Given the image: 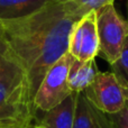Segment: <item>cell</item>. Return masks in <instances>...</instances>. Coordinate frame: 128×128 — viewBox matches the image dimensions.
I'll list each match as a JSON object with an SVG mask.
<instances>
[{"label":"cell","instance_id":"11","mask_svg":"<svg viewBox=\"0 0 128 128\" xmlns=\"http://www.w3.org/2000/svg\"><path fill=\"white\" fill-rule=\"evenodd\" d=\"M114 1L115 0H64L68 12L78 19L104 6L114 4Z\"/></svg>","mask_w":128,"mask_h":128},{"label":"cell","instance_id":"3","mask_svg":"<svg viewBox=\"0 0 128 128\" xmlns=\"http://www.w3.org/2000/svg\"><path fill=\"white\" fill-rule=\"evenodd\" d=\"M99 54L109 64L117 61L128 37V22L116 10L114 4L96 10Z\"/></svg>","mask_w":128,"mask_h":128},{"label":"cell","instance_id":"13","mask_svg":"<svg viewBox=\"0 0 128 128\" xmlns=\"http://www.w3.org/2000/svg\"><path fill=\"white\" fill-rule=\"evenodd\" d=\"M115 128H128V101L126 106L115 115H108Z\"/></svg>","mask_w":128,"mask_h":128},{"label":"cell","instance_id":"16","mask_svg":"<svg viewBox=\"0 0 128 128\" xmlns=\"http://www.w3.org/2000/svg\"><path fill=\"white\" fill-rule=\"evenodd\" d=\"M0 128H12V127H0Z\"/></svg>","mask_w":128,"mask_h":128},{"label":"cell","instance_id":"5","mask_svg":"<svg viewBox=\"0 0 128 128\" xmlns=\"http://www.w3.org/2000/svg\"><path fill=\"white\" fill-rule=\"evenodd\" d=\"M83 93L93 106L107 115L119 112L128 101V89L112 72L99 71Z\"/></svg>","mask_w":128,"mask_h":128},{"label":"cell","instance_id":"6","mask_svg":"<svg viewBox=\"0 0 128 128\" xmlns=\"http://www.w3.org/2000/svg\"><path fill=\"white\" fill-rule=\"evenodd\" d=\"M68 53L80 62L94 60L99 55L96 11L84 15L74 24L68 40Z\"/></svg>","mask_w":128,"mask_h":128},{"label":"cell","instance_id":"10","mask_svg":"<svg viewBox=\"0 0 128 128\" xmlns=\"http://www.w3.org/2000/svg\"><path fill=\"white\" fill-rule=\"evenodd\" d=\"M98 68L94 60L88 62H80L73 60L68 70V86L73 93H81L92 83L98 74Z\"/></svg>","mask_w":128,"mask_h":128},{"label":"cell","instance_id":"8","mask_svg":"<svg viewBox=\"0 0 128 128\" xmlns=\"http://www.w3.org/2000/svg\"><path fill=\"white\" fill-rule=\"evenodd\" d=\"M78 93H72L63 102L44 112L37 122L42 128H73Z\"/></svg>","mask_w":128,"mask_h":128},{"label":"cell","instance_id":"2","mask_svg":"<svg viewBox=\"0 0 128 128\" xmlns=\"http://www.w3.org/2000/svg\"><path fill=\"white\" fill-rule=\"evenodd\" d=\"M35 117L26 72L10 54L0 72V127L28 128Z\"/></svg>","mask_w":128,"mask_h":128},{"label":"cell","instance_id":"4","mask_svg":"<svg viewBox=\"0 0 128 128\" xmlns=\"http://www.w3.org/2000/svg\"><path fill=\"white\" fill-rule=\"evenodd\" d=\"M74 58L68 52L48 70L34 98L36 111L46 112L73 93L68 81V70Z\"/></svg>","mask_w":128,"mask_h":128},{"label":"cell","instance_id":"17","mask_svg":"<svg viewBox=\"0 0 128 128\" xmlns=\"http://www.w3.org/2000/svg\"><path fill=\"white\" fill-rule=\"evenodd\" d=\"M127 22H128V20H127Z\"/></svg>","mask_w":128,"mask_h":128},{"label":"cell","instance_id":"9","mask_svg":"<svg viewBox=\"0 0 128 128\" xmlns=\"http://www.w3.org/2000/svg\"><path fill=\"white\" fill-rule=\"evenodd\" d=\"M50 0H0V22L16 20L40 11Z\"/></svg>","mask_w":128,"mask_h":128},{"label":"cell","instance_id":"15","mask_svg":"<svg viewBox=\"0 0 128 128\" xmlns=\"http://www.w3.org/2000/svg\"><path fill=\"white\" fill-rule=\"evenodd\" d=\"M28 128H42V127H40V126H38L37 124H32V125H30V126H29Z\"/></svg>","mask_w":128,"mask_h":128},{"label":"cell","instance_id":"1","mask_svg":"<svg viewBox=\"0 0 128 128\" xmlns=\"http://www.w3.org/2000/svg\"><path fill=\"white\" fill-rule=\"evenodd\" d=\"M78 20L64 0H50L30 16L0 22L11 56L26 72L33 101L48 70L68 52L70 34Z\"/></svg>","mask_w":128,"mask_h":128},{"label":"cell","instance_id":"14","mask_svg":"<svg viewBox=\"0 0 128 128\" xmlns=\"http://www.w3.org/2000/svg\"><path fill=\"white\" fill-rule=\"evenodd\" d=\"M9 58H10L9 47H8V44H7L6 38H4V30H2L1 26H0V72L4 68L6 63L8 62Z\"/></svg>","mask_w":128,"mask_h":128},{"label":"cell","instance_id":"12","mask_svg":"<svg viewBox=\"0 0 128 128\" xmlns=\"http://www.w3.org/2000/svg\"><path fill=\"white\" fill-rule=\"evenodd\" d=\"M111 72L118 78L120 82L128 89V37L122 47L119 58L111 64Z\"/></svg>","mask_w":128,"mask_h":128},{"label":"cell","instance_id":"7","mask_svg":"<svg viewBox=\"0 0 128 128\" xmlns=\"http://www.w3.org/2000/svg\"><path fill=\"white\" fill-rule=\"evenodd\" d=\"M73 128H115L107 114L94 107L83 92L78 93Z\"/></svg>","mask_w":128,"mask_h":128}]
</instances>
